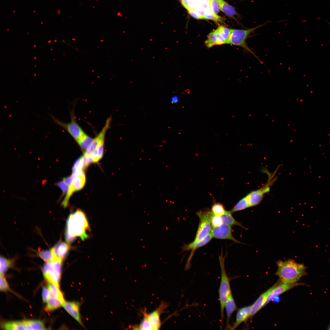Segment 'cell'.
I'll use <instances>...</instances> for the list:
<instances>
[{"mask_svg": "<svg viewBox=\"0 0 330 330\" xmlns=\"http://www.w3.org/2000/svg\"><path fill=\"white\" fill-rule=\"evenodd\" d=\"M220 9L226 15L233 16L237 14L235 9L223 0H218Z\"/></svg>", "mask_w": 330, "mask_h": 330, "instance_id": "cell-24", "label": "cell"}, {"mask_svg": "<svg viewBox=\"0 0 330 330\" xmlns=\"http://www.w3.org/2000/svg\"><path fill=\"white\" fill-rule=\"evenodd\" d=\"M85 182L86 176L83 171H80L76 174V176L72 183L69 186L68 192L62 202L61 204L64 208L68 206L69 200L73 193L82 189L84 186Z\"/></svg>", "mask_w": 330, "mask_h": 330, "instance_id": "cell-11", "label": "cell"}, {"mask_svg": "<svg viewBox=\"0 0 330 330\" xmlns=\"http://www.w3.org/2000/svg\"><path fill=\"white\" fill-rule=\"evenodd\" d=\"M84 156L77 159L75 162L72 168V174H76L86 168Z\"/></svg>", "mask_w": 330, "mask_h": 330, "instance_id": "cell-29", "label": "cell"}, {"mask_svg": "<svg viewBox=\"0 0 330 330\" xmlns=\"http://www.w3.org/2000/svg\"><path fill=\"white\" fill-rule=\"evenodd\" d=\"M226 211L223 204L219 203H215L212 205L211 211L213 215L222 216Z\"/></svg>", "mask_w": 330, "mask_h": 330, "instance_id": "cell-31", "label": "cell"}, {"mask_svg": "<svg viewBox=\"0 0 330 330\" xmlns=\"http://www.w3.org/2000/svg\"><path fill=\"white\" fill-rule=\"evenodd\" d=\"M9 289V284L5 278L4 275L0 274V290L2 292H6Z\"/></svg>", "mask_w": 330, "mask_h": 330, "instance_id": "cell-33", "label": "cell"}, {"mask_svg": "<svg viewBox=\"0 0 330 330\" xmlns=\"http://www.w3.org/2000/svg\"><path fill=\"white\" fill-rule=\"evenodd\" d=\"M193 9L195 13L199 17L200 19H205L204 10L200 4Z\"/></svg>", "mask_w": 330, "mask_h": 330, "instance_id": "cell-36", "label": "cell"}, {"mask_svg": "<svg viewBox=\"0 0 330 330\" xmlns=\"http://www.w3.org/2000/svg\"><path fill=\"white\" fill-rule=\"evenodd\" d=\"M327 23H328V24H329V25H330V23H329V22H327Z\"/></svg>", "mask_w": 330, "mask_h": 330, "instance_id": "cell-42", "label": "cell"}, {"mask_svg": "<svg viewBox=\"0 0 330 330\" xmlns=\"http://www.w3.org/2000/svg\"><path fill=\"white\" fill-rule=\"evenodd\" d=\"M223 223L221 216L213 215L211 219L212 227H215L221 225Z\"/></svg>", "mask_w": 330, "mask_h": 330, "instance_id": "cell-34", "label": "cell"}, {"mask_svg": "<svg viewBox=\"0 0 330 330\" xmlns=\"http://www.w3.org/2000/svg\"><path fill=\"white\" fill-rule=\"evenodd\" d=\"M277 270L275 274L282 283H297L302 276L306 275V267L302 264L289 259L285 261L278 260L276 262Z\"/></svg>", "mask_w": 330, "mask_h": 330, "instance_id": "cell-2", "label": "cell"}, {"mask_svg": "<svg viewBox=\"0 0 330 330\" xmlns=\"http://www.w3.org/2000/svg\"><path fill=\"white\" fill-rule=\"evenodd\" d=\"M209 0H201L200 4L203 8L204 9L209 8Z\"/></svg>", "mask_w": 330, "mask_h": 330, "instance_id": "cell-39", "label": "cell"}, {"mask_svg": "<svg viewBox=\"0 0 330 330\" xmlns=\"http://www.w3.org/2000/svg\"><path fill=\"white\" fill-rule=\"evenodd\" d=\"M180 0L181 1V2H184L185 1H186V0Z\"/></svg>", "mask_w": 330, "mask_h": 330, "instance_id": "cell-41", "label": "cell"}, {"mask_svg": "<svg viewBox=\"0 0 330 330\" xmlns=\"http://www.w3.org/2000/svg\"><path fill=\"white\" fill-rule=\"evenodd\" d=\"M90 230L88 220L85 213L78 209L71 214L66 223L65 238L68 244L72 242L76 237L84 240L87 239L88 231Z\"/></svg>", "mask_w": 330, "mask_h": 330, "instance_id": "cell-1", "label": "cell"}, {"mask_svg": "<svg viewBox=\"0 0 330 330\" xmlns=\"http://www.w3.org/2000/svg\"><path fill=\"white\" fill-rule=\"evenodd\" d=\"M38 255L39 256L46 262H52L58 260H61L56 256L51 249L40 251L39 252Z\"/></svg>", "mask_w": 330, "mask_h": 330, "instance_id": "cell-25", "label": "cell"}, {"mask_svg": "<svg viewBox=\"0 0 330 330\" xmlns=\"http://www.w3.org/2000/svg\"><path fill=\"white\" fill-rule=\"evenodd\" d=\"M0 274L4 275L13 264V260L0 256Z\"/></svg>", "mask_w": 330, "mask_h": 330, "instance_id": "cell-28", "label": "cell"}, {"mask_svg": "<svg viewBox=\"0 0 330 330\" xmlns=\"http://www.w3.org/2000/svg\"><path fill=\"white\" fill-rule=\"evenodd\" d=\"M80 305L77 302L65 301L62 306L73 318L83 326L79 312Z\"/></svg>", "mask_w": 330, "mask_h": 330, "instance_id": "cell-15", "label": "cell"}, {"mask_svg": "<svg viewBox=\"0 0 330 330\" xmlns=\"http://www.w3.org/2000/svg\"><path fill=\"white\" fill-rule=\"evenodd\" d=\"M71 121L67 123L63 122L55 117L52 115L51 117L56 124L62 127L77 142L86 133L76 121L74 114V107L70 112Z\"/></svg>", "mask_w": 330, "mask_h": 330, "instance_id": "cell-7", "label": "cell"}, {"mask_svg": "<svg viewBox=\"0 0 330 330\" xmlns=\"http://www.w3.org/2000/svg\"><path fill=\"white\" fill-rule=\"evenodd\" d=\"M250 206L245 196L241 199L231 210L232 213L242 211L250 207Z\"/></svg>", "mask_w": 330, "mask_h": 330, "instance_id": "cell-27", "label": "cell"}, {"mask_svg": "<svg viewBox=\"0 0 330 330\" xmlns=\"http://www.w3.org/2000/svg\"><path fill=\"white\" fill-rule=\"evenodd\" d=\"M211 233L213 238L229 240L236 243H240L233 237L231 226L223 223L219 226L212 227Z\"/></svg>", "mask_w": 330, "mask_h": 330, "instance_id": "cell-12", "label": "cell"}, {"mask_svg": "<svg viewBox=\"0 0 330 330\" xmlns=\"http://www.w3.org/2000/svg\"><path fill=\"white\" fill-rule=\"evenodd\" d=\"M209 7L214 13L217 14L219 11V8L218 0H209Z\"/></svg>", "mask_w": 330, "mask_h": 330, "instance_id": "cell-35", "label": "cell"}, {"mask_svg": "<svg viewBox=\"0 0 330 330\" xmlns=\"http://www.w3.org/2000/svg\"><path fill=\"white\" fill-rule=\"evenodd\" d=\"M62 261L58 260L46 262L42 270L44 277L46 280L59 287Z\"/></svg>", "mask_w": 330, "mask_h": 330, "instance_id": "cell-8", "label": "cell"}, {"mask_svg": "<svg viewBox=\"0 0 330 330\" xmlns=\"http://www.w3.org/2000/svg\"><path fill=\"white\" fill-rule=\"evenodd\" d=\"M143 318L140 323L138 325H133V329L134 330H153V328L148 318L146 309L141 310Z\"/></svg>", "mask_w": 330, "mask_h": 330, "instance_id": "cell-23", "label": "cell"}, {"mask_svg": "<svg viewBox=\"0 0 330 330\" xmlns=\"http://www.w3.org/2000/svg\"><path fill=\"white\" fill-rule=\"evenodd\" d=\"M226 316V328L230 329L231 326L229 324L231 316L233 313L237 309V307L233 297L232 292L228 294L225 306Z\"/></svg>", "mask_w": 330, "mask_h": 330, "instance_id": "cell-17", "label": "cell"}, {"mask_svg": "<svg viewBox=\"0 0 330 330\" xmlns=\"http://www.w3.org/2000/svg\"><path fill=\"white\" fill-rule=\"evenodd\" d=\"M93 139L86 134L77 142L82 149L86 150L92 142Z\"/></svg>", "mask_w": 330, "mask_h": 330, "instance_id": "cell-30", "label": "cell"}, {"mask_svg": "<svg viewBox=\"0 0 330 330\" xmlns=\"http://www.w3.org/2000/svg\"><path fill=\"white\" fill-rule=\"evenodd\" d=\"M168 305L167 303L162 301L159 307L152 312L148 314L147 317L153 330H158L160 328L161 323L160 316Z\"/></svg>", "mask_w": 330, "mask_h": 330, "instance_id": "cell-14", "label": "cell"}, {"mask_svg": "<svg viewBox=\"0 0 330 330\" xmlns=\"http://www.w3.org/2000/svg\"><path fill=\"white\" fill-rule=\"evenodd\" d=\"M269 176L268 181L261 188L251 191L245 196L250 207L258 205L262 200L265 194L270 191L271 186L277 178L275 177L274 173Z\"/></svg>", "mask_w": 330, "mask_h": 330, "instance_id": "cell-9", "label": "cell"}, {"mask_svg": "<svg viewBox=\"0 0 330 330\" xmlns=\"http://www.w3.org/2000/svg\"><path fill=\"white\" fill-rule=\"evenodd\" d=\"M212 238L213 237L210 233L206 238L200 241L196 242L193 241L188 244H184L181 247L182 252L185 251H191L190 255L188 259L185 266V270L188 269L189 268L190 261L196 250L207 244L211 240Z\"/></svg>", "mask_w": 330, "mask_h": 330, "instance_id": "cell-13", "label": "cell"}, {"mask_svg": "<svg viewBox=\"0 0 330 330\" xmlns=\"http://www.w3.org/2000/svg\"><path fill=\"white\" fill-rule=\"evenodd\" d=\"M221 277L219 289V297L220 306L221 326H222L224 317V312L225 302L229 294L231 292L229 278L225 269L224 258L222 254L219 256Z\"/></svg>", "mask_w": 330, "mask_h": 330, "instance_id": "cell-4", "label": "cell"}, {"mask_svg": "<svg viewBox=\"0 0 330 330\" xmlns=\"http://www.w3.org/2000/svg\"></svg>", "mask_w": 330, "mask_h": 330, "instance_id": "cell-43", "label": "cell"}, {"mask_svg": "<svg viewBox=\"0 0 330 330\" xmlns=\"http://www.w3.org/2000/svg\"><path fill=\"white\" fill-rule=\"evenodd\" d=\"M205 13V19L211 20L216 22L220 21L222 20L221 17L213 13L210 8L204 9Z\"/></svg>", "mask_w": 330, "mask_h": 330, "instance_id": "cell-32", "label": "cell"}, {"mask_svg": "<svg viewBox=\"0 0 330 330\" xmlns=\"http://www.w3.org/2000/svg\"><path fill=\"white\" fill-rule=\"evenodd\" d=\"M65 300L50 296L47 301L45 307V310L48 312L53 311L62 306Z\"/></svg>", "mask_w": 330, "mask_h": 330, "instance_id": "cell-21", "label": "cell"}, {"mask_svg": "<svg viewBox=\"0 0 330 330\" xmlns=\"http://www.w3.org/2000/svg\"><path fill=\"white\" fill-rule=\"evenodd\" d=\"M251 305L241 308L237 311L236 320L233 326L230 329H234L241 323L244 322L251 316Z\"/></svg>", "mask_w": 330, "mask_h": 330, "instance_id": "cell-19", "label": "cell"}, {"mask_svg": "<svg viewBox=\"0 0 330 330\" xmlns=\"http://www.w3.org/2000/svg\"><path fill=\"white\" fill-rule=\"evenodd\" d=\"M299 285H301V283H282L281 284H275L274 288L269 296L265 306L267 304L273 297L278 296L295 286Z\"/></svg>", "mask_w": 330, "mask_h": 330, "instance_id": "cell-16", "label": "cell"}, {"mask_svg": "<svg viewBox=\"0 0 330 330\" xmlns=\"http://www.w3.org/2000/svg\"><path fill=\"white\" fill-rule=\"evenodd\" d=\"M3 328L6 330H44L46 328L43 323L39 320H28L22 321H9L4 324Z\"/></svg>", "mask_w": 330, "mask_h": 330, "instance_id": "cell-10", "label": "cell"}, {"mask_svg": "<svg viewBox=\"0 0 330 330\" xmlns=\"http://www.w3.org/2000/svg\"><path fill=\"white\" fill-rule=\"evenodd\" d=\"M199 223L194 241H200L208 236L211 230V219L213 215L208 209L200 210L196 213Z\"/></svg>", "mask_w": 330, "mask_h": 330, "instance_id": "cell-5", "label": "cell"}, {"mask_svg": "<svg viewBox=\"0 0 330 330\" xmlns=\"http://www.w3.org/2000/svg\"><path fill=\"white\" fill-rule=\"evenodd\" d=\"M270 22V21H268L254 28L247 29H231L228 44L239 46L243 48L247 52L252 54L260 62L262 63V61L256 55L254 51L248 46L246 41L251 33L257 29L266 25Z\"/></svg>", "mask_w": 330, "mask_h": 330, "instance_id": "cell-3", "label": "cell"}, {"mask_svg": "<svg viewBox=\"0 0 330 330\" xmlns=\"http://www.w3.org/2000/svg\"><path fill=\"white\" fill-rule=\"evenodd\" d=\"M57 185L60 188L63 192V193L66 194L68 192L69 186L63 181H61L57 183Z\"/></svg>", "mask_w": 330, "mask_h": 330, "instance_id": "cell-37", "label": "cell"}, {"mask_svg": "<svg viewBox=\"0 0 330 330\" xmlns=\"http://www.w3.org/2000/svg\"><path fill=\"white\" fill-rule=\"evenodd\" d=\"M275 285V284L262 294L251 305V316L255 314L261 308L265 306L269 296Z\"/></svg>", "mask_w": 330, "mask_h": 330, "instance_id": "cell-18", "label": "cell"}, {"mask_svg": "<svg viewBox=\"0 0 330 330\" xmlns=\"http://www.w3.org/2000/svg\"><path fill=\"white\" fill-rule=\"evenodd\" d=\"M70 249L68 244L62 241L57 243L51 249L56 256L62 261L66 258Z\"/></svg>", "mask_w": 330, "mask_h": 330, "instance_id": "cell-20", "label": "cell"}, {"mask_svg": "<svg viewBox=\"0 0 330 330\" xmlns=\"http://www.w3.org/2000/svg\"><path fill=\"white\" fill-rule=\"evenodd\" d=\"M47 287L50 292V296L64 300L63 294L60 290L59 287L49 283H48Z\"/></svg>", "mask_w": 330, "mask_h": 330, "instance_id": "cell-26", "label": "cell"}, {"mask_svg": "<svg viewBox=\"0 0 330 330\" xmlns=\"http://www.w3.org/2000/svg\"><path fill=\"white\" fill-rule=\"evenodd\" d=\"M179 100V98L177 95H174L171 98V102L172 103H176L178 102Z\"/></svg>", "mask_w": 330, "mask_h": 330, "instance_id": "cell-40", "label": "cell"}, {"mask_svg": "<svg viewBox=\"0 0 330 330\" xmlns=\"http://www.w3.org/2000/svg\"><path fill=\"white\" fill-rule=\"evenodd\" d=\"M231 29L222 26H219L207 35L205 41L206 46L210 48L215 46L228 44Z\"/></svg>", "mask_w": 330, "mask_h": 330, "instance_id": "cell-6", "label": "cell"}, {"mask_svg": "<svg viewBox=\"0 0 330 330\" xmlns=\"http://www.w3.org/2000/svg\"><path fill=\"white\" fill-rule=\"evenodd\" d=\"M232 214V213L231 211H226L225 213L221 216L223 223L231 226H240L247 229L244 227L241 223L237 221L234 218Z\"/></svg>", "mask_w": 330, "mask_h": 330, "instance_id": "cell-22", "label": "cell"}, {"mask_svg": "<svg viewBox=\"0 0 330 330\" xmlns=\"http://www.w3.org/2000/svg\"><path fill=\"white\" fill-rule=\"evenodd\" d=\"M50 293L47 287H43L42 292V297L44 302H46L50 297Z\"/></svg>", "mask_w": 330, "mask_h": 330, "instance_id": "cell-38", "label": "cell"}]
</instances>
